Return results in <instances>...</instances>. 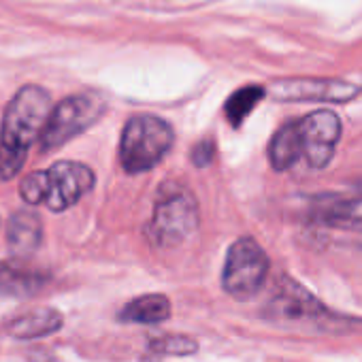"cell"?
Segmentation results:
<instances>
[{"label":"cell","instance_id":"obj_1","mask_svg":"<svg viewBox=\"0 0 362 362\" xmlns=\"http://www.w3.org/2000/svg\"><path fill=\"white\" fill-rule=\"evenodd\" d=\"M52 98L41 86H24L7 105L0 126V179H13L52 115Z\"/></svg>","mask_w":362,"mask_h":362},{"label":"cell","instance_id":"obj_2","mask_svg":"<svg viewBox=\"0 0 362 362\" xmlns=\"http://www.w3.org/2000/svg\"><path fill=\"white\" fill-rule=\"evenodd\" d=\"M96 184L94 170L81 162L62 160L45 170L24 177L20 194L28 205H45L49 211H66Z\"/></svg>","mask_w":362,"mask_h":362},{"label":"cell","instance_id":"obj_3","mask_svg":"<svg viewBox=\"0 0 362 362\" xmlns=\"http://www.w3.org/2000/svg\"><path fill=\"white\" fill-rule=\"evenodd\" d=\"M173 128L156 115H134L126 122L119 139V164L126 173L151 170L173 147Z\"/></svg>","mask_w":362,"mask_h":362},{"label":"cell","instance_id":"obj_4","mask_svg":"<svg viewBox=\"0 0 362 362\" xmlns=\"http://www.w3.org/2000/svg\"><path fill=\"white\" fill-rule=\"evenodd\" d=\"M199 226V203L194 194L179 181H166L160 186L153 201L149 222L151 237L158 245L170 247L186 241Z\"/></svg>","mask_w":362,"mask_h":362},{"label":"cell","instance_id":"obj_5","mask_svg":"<svg viewBox=\"0 0 362 362\" xmlns=\"http://www.w3.org/2000/svg\"><path fill=\"white\" fill-rule=\"evenodd\" d=\"M267 317L275 324L311 330H330L332 326L345 324L343 317L324 307L311 292L286 277L279 279L277 292L267 303Z\"/></svg>","mask_w":362,"mask_h":362},{"label":"cell","instance_id":"obj_6","mask_svg":"<svg viewBox=\"0 0 362 362\" xmlns=\"http://www.w3.org/2000/svg\"><path fill=\"white\" fill-rule=\"evenodd\" d=\"M269 269L271 262L262 245H258L252 237H241L226 252L222 288L235 300H250L262 290Z\"/></svg>","mask_w":362,"mask_h":362},{"label":"cell","instance_id":"obj_7","mask_svg":"<svg viewBox=\"0 0 362 362\" xmlns=\"http://www.w3.org/2000/svg\"><path fill=\"white\" fill-rule=\"evenodd\" d=\"M105 111H107L105 98L92 92L64 98L60 105L52 109V115L41 134V151H54L66 145L71 139L94 126Z\"/></svg>","mask_w":362,"mask_h":362},{"label":"cell","instance_id":"obj_8","mask_svg":"<svg viewBox=\"0 0 362 362\" xmlns=\"http://www.w3.org/2000/svg\"><path fill=\"white\" fill-rule=\"evenodd\" d=\"M303 158L311 168H326L341 139V119L337 113L320 109L296 119Z\"/></svg>","mask_w":362,"mask_h":362},{"label":"cell","instance_id":"obj_9","mask_svg":"<svg viewBox=\"0 0 362 362\" xmlns=\"http://www.w3.org/2000/svg\"><path fill=\"white\" fill-rule=\"evenodd\" d=\"M277 100H320V103H347L360 94V88L337 79H281L271 86Z\"/></svg>","mask_w":362,"mask_h":362},{"label":"cell","instance_id":"obj_10","mask_svg":"<svg viewBox=\"0 0 362 362\" xmlns=\"http://www.w3.org/2000/svg\"><path fill=\"white\" fill-rule=\"evenodd\" d=\"M47 281V275L24 260L13 258L0 262V296L26 298L37 294Z\"/></svg>","mask_w":362,"mask_h":362},{"label":"cell","instance_id":"obj_11","mask_svg":"<svg viewBox=\"0 0 362 362\" xmlns=\"http://www.w3.org/2000/svg\"><path fill=\"white\" fill-rule=\"evenodd\" d=\"M41 239H43V224L35 211L22 209L11 216L7 228V243L16 258L26 260L28 256H33L39 250Z\"/></svg>","mask_w":362,"mask_h":362},{"label":"cell","instance_id":"obj_12","mask_svg":"<svg viewBox=\"0 0 362 362\" xmlns=\"http://www.w3.org/2000/svg\"><path fill=\"white\" fill-rule=\"evenodd\" d=\"M62 322H64V317L56 309H35V311L22 313V315L9 320L5 330L13 339L28 341V339H41V337H49V334L58 332L62 328Z\"/></svg>","mask_w":362,"mask_h":362},{"label":"cell","instance_id":"obj_13","mask_svg":"<svg viewBox=\"0 0 362 362\" xmlns=\"http://www.w3.org/2000/svg\"><path fill=\"white\" fill-rule=\"evenodd\" d=\"M300 158H303V147H300L298 126L294 119V122H288L286 126H281L273 134V139L269 143V162H271L273 170L284 173L290 166H294Z\"/></svg>","mask_w":362,"mask_h":362},{"label":"cell","instance_id":"obj_14","mask_svg":"<svg viewBox=\"0 0 362 362\" xmlns=\"http://www.w3.org/2000/svg\"><path fill=\"white\" fill-rule=\"evenodd\" d=\"M170 300L164 294H145L126 303L119 311V320L128 324H160L170 317Z\"/></svg>","mask_w":362,"mask_h":362},{"label":"cell","instance_id":"obj_15","mask_svg":"<svg viewBox=\"0 0 362 362\" xmlns=\"http://www.w3.org/2000/svg\"><path fill=\"white\" fill-rule=\"evenodd\" d=\"M262 98H264V90H262L260 86H247V88L237 90V92L228 98V103H226V107H224V113H226L228 122H230L235 128H239V126L243 124V119L254 111V107H256Z\"/></svg>","mask_w":362,"mask_h":362},{"label":"cell","instance_id":"obj_16","mask_svg":"<svg viewBox=\"0 0 362 362\" xmlns=\"http://www.w3.org/2000/svg\"><path fill=\"white\" fill-rule=\"evenodd\" d=\"M324 224L341 230H362V199L332 205L322 216Z\"/></svg>","mask_w":362,"mask_h":362},{"label":"cell","instance_id":"obj_17","mask_svg":"<svg viewBox=\"0 0 362 362\" xmlns=\"http://www.w3.org/2000/svg\"><path fill=\"white\" fill-rule=\"evenodd\" d=\"M151 349L162 356H190V354H197L199 343L184 334H168V337L151 341Z\"/></svg>","mask_w":362,"mask_h":362},{"label":"cell","instance_id":"obj_18","mask_svg":"<svg viewBox=\"0 0 362 362\" xmlns=\"http://www.w3.org/2000/svg\"><path fill=\"white\" fill-rule=\"evenodd\" d=\"M214 153H216L214 141H211V139H205V141H201V143L192 149V162H194L199 168H203V166L211 164Z\"/></svg>","mask_w":362,"mask_h":362}]
</instances>
